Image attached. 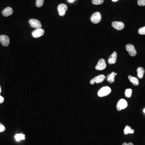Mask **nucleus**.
Instances as JSON below:
<instances>
[{
    "mask_svg": "<svg viewBox=\"0 0 145 145\" xmlns=\"http://www.w3.org/2000/svg\"><path fill=\"white\" fill-rule=\"evenodd\" d=\"M111 92V89L109 87H104L99 89L98 92V96L101 97L108 96L110 94Z\"/></svg>",
    "mask_w": 145,
    "mask_h": 145,
    "instance_id": "f257e3e1",
    "label": "nucleus"
},
{
    "mask_svg": "<svg viewBox=\"0 0 145 145\" xmlns=\"http://www.w3.org/2000/svg\"><path fill=\"white\" fill-rule=\"evenodd\" d=\"M128 106V102L124 99H119L117 102L116 108L117 111H121L124 109L125 108Z\"/></svg>",
    "mask_w": 145,
    "mask_h": 145,
    "instance_id": "f03ea898",
    "label": "nucleus"
},
{
    "mask_svg": "<svg viewBox=\"0 0 145 145\" xmlns=\"http://www.w3.org/2000/svg\"><path fill=\"white\" fill-rule=\"evenodd\" d=\"M101 19L102 16L101 13L99 12H97L92 15L91 21L93 23L97 24L101 22Z\"/></svg>",
    "mask_w": 145,
    "mask_h": 145,
    "instance_id": "7ed1b4c3",
    "label": "nucleus"
},
{
    "mask_svg": "<svg viewBox=\"0 0 145 145\" xmlns=\"http://www.w3.org/2000/svg\"><path fill=\"white\" fill-rule=\"evenodd\" d=\"M126 51L128 52L129 55L131 57H134L137 54V51L135 49V47L131 44H128L126 46Z\"/></svg>",
    "mask_w": 145,
    "mask_h": 145,
    "instance_id": "20e7f679",
    "label": "nucleus"
},
{
    "mask_svg": "<svg viewBox=\"0 0 145 145\" xmlns=\"http://www.w3.org/2000/svg\"><path fill=\"white\" fill-rule=\"evenodd\" d=\"M29 23L31 27L35 29H40L41 28L42 25L39 20L36 19H30L29 21Z\"/></svg>",
    "mask_w": 145,
    "mask_h": 145,
    "instance_id": "39448f33",
    "label": "nucleus"
},
{
    "mask_svg": "<svg viewBox=\"0 0 145 145\" xmlns=\"http://www.w3.org/2000/svg\"><path fill=\"white\" fill-rule=\"evenodd\" d=\"M105 78H106V77L104 75H98L97 76L92 79L90 81V84L93 85L95 83H97V84L101 83L104 81Z\"/></svg>",
    "mask_w": 145,
    "mask_h": 145,
    "instance_id": "423d86ee",
    "label": "nucleus"
},
{
    "mask_svg": "<svg viewBox=\"0 0 145 145\" xmlns=\"http://www.w3.org/2000/svg\"><path fill=\"white\" fill-rule=\"evenodd\" d=\"M106 67V64L105 60L101 59L99 60L98 64L96 66V69L97 70H103Z\"/></svg>",
    "mask_w": 145,
    "mask_h": 145,
    "instance_id": "0eeeda50",
    "label": "nucleus"
},
{
    "mask_svg": "<svg viewBox=\"0 0 145 145\" xmlns=\"http://www.w3.org/2000/svg\"><path fill=\"white\" fill-rule=\"evenodd\" d=\"M67 10H68V7L67 5L65 4H60L59 5L58 7L59 14L61 16H64Z\"/></svg>",
    "mask_w": 145,
    "mask_h": 145,
    "instance_id": "6e6552de",
    "label": "nucleus"
},
{
    "mask_svg": "<svg viewBox=\"0 0 145 145\" xmlns=\"http://www.w3.org/2000/svg\"><path fill=\"white\" fill-rule=\"evenodd\" d=\"M0 42L3 46L7 47L10 44V38L6 35H0Z\"/></svg>",
    "mask_w": 145,
    "mask_h": 145,
    "instance_id": "1a4fd4ad",
    "label": "nucleus"
},
{
    "mask_svg": "<svg viewBox=\"0 0 145 145\" xmlns=\"http://www.w3.org/2000/svg\"><path fill=\"white\" fill-rule=\"evenodd\" d=\"M44 30L43 29L41 28L36 29L33 31L32 33V35L35 38H38L43 35L44 34Z\"/></svg>",
    "mask_w": 145,
    "mask_h": 145,
    "instance_id": "9d476101",
    "label": "nucleus"
},
{
    "mask_svg": "<svg viewBox=\"0 0 145 145\" xmlns=\"http://www.w3.org/2000/svg\"><path fill=\"white\" fill-rule=\"evenodd\" d=\"M112 25L114 29L118 30H123L125 27L124 24L122 22H113L112 23Z\"/></svg>",
    "mask_w": 145,
    "mask_h": 145,
    "instance_id": "9b49d317",
    "label": "nucleus"
},
{
    "mask_svg": "<svg viewBox=\"0 0 145 145\" xmlns=\"http://www.w3.org/2000/svg\"><path fill=\"white\" fill-rule=\"evenodd\" d=\"M117 54L116 52L114 51L113 53L112 54L108 60V63L109 64H114L116 62L117 59Z\"/></svg>",
    "mask_w": 145,
    "mask_h": 145,
    "instance_id": "f8f14e48",
    "label": "nucleus"
},
{
    "mask_svg": "<svg viewBox=\"0 0 145 145\" xmlns=\"http://www.w3.org/2000/svg\"><path fill=\"white\" fill-rule=\"evenodd\" d=\"M13 10L11 7H7L2 11V14L5 17L10 16L13 13Z\"/></svg>",
    "mask_w": 145,
    "mask_h": 145,
    "instance_id": "ddd939ff",
    "label": "nucleus"
},
{
    "mask_svg": "<svg viewBox=\"0 0 145 145\" xmlns=\"http://www.w3.org/2000/svg\"><path fill=\"white\" fill-rule=\"evenodd\" d=\"M117 75V73L112 72L111 74L107 75V80L111 84H113L114 81V77Z\"/></svg>",
    "mask_w": 145,
    "mask_h": 145,
    "instance_id": "4468645a",
    "label": "nucleus"
},
{
    "mask_svg": "<svg viewBox=\"0 0 145 145\" xmlns=\"http://www.w3.org/2000/svg\"><path fill=\"white\" fill-rule=\"evenodd\" d=\"M128 79L134 85V86H138L139 84L138 79L136 77L132 76L131 75H129Z\"/></svg>",
    "mask_w": 145,
    "mask_h": 145,
    "instance_id": "2eb2a0df",
    "label": "nucleus"
},
{
    "mask_svg": "<svg viewBox=\"0 0 145 145\" xmlns=\"http://www.w3.org/2000/svg\"><path fill=\"white\" fill-rule=\"evenodd\" d=\"M137 72H138V76L140 79H142L143 77L145 72V70L143 67H139L137 69Z\"/></svg>",
    "mask_w": 145,
    "mask_h": 145,
    "instance_id": "dca6fc26",
    "label": "nucleus"
},
{
    "mask_svg": "<svg viewBox=\"0 0 145 145\" xmlns=\"http://www.w3.org/2000/svg\"><path fill=\"white\" fill-rule=\"evenodd\" d=\"M134 129H131L130 126L126 125L125 127V129H124V134L125 135H128L129 133L133 134L134 133Z\"/></svg>",
    "mask_w": 145,
    "mask_h": 145,
    "instance_id": "f3484780",
    "label": "nucleus"
},
{
    "mask_svg": "<svg viewBox=\"0 0 145 145\" xmlns=\"http://www.w3.org/2000/svg\"><path fill=\"white\" fill-rule=\"evenodd\" d=\"M15 139L17 141H20L21 140H25V135L23 134H16L15 135Z\"/></svg>",
    "mask_w": 145,
    "mask_h": 145,
    "instance_id": "a211bd4d",
    "label": "nucleus"
},
{
    "mask_svg": "<svg viewBox=\"0 0 145 145\" xmlns=\"http://www.w3.org/2000/svg\"><path fill=\"white\" fill-rule=\"evenodd\" d=\"M132 90L131 89H126L125 91V95L128 98H130L132 94Z\"/></svg>",
    "mask_w": 145,
    "mask_h": 145,
    "instance_id": "6ab92c4d",
    "label": "nucleus"
},
{
    "mask_svg": "<svg viewBox=\"0 0 145 145\" xmlns=\"http://www.w3.org/2000/svg\"><path fill=\"white\" fill-rule=\"evenodd\" d=\"M44 3V0H37L36 5L38 7H41L42 6Z\"/></svg>",
    "mask_w": 145,
    "mask_h": 145,
    "instance_id": "aec40b11",
    "label": "nucleus"
},
{
    "mask_svg": "<svg viewBox=\"0 0 145 145\" xmlns=\"http://www.w3.org/2000/svg\"><path fill=\"white\" fill-rule=\"evenodd\" d=\"M104 0H93L92 3L96 5H101L104 3Z\"/></svg>",
    "mask_w": 145,
    "mask_h": 145,
    "instance_id": "412c9836",
    "label": "nucleus"
},
{
    "mask_svg": "<svg viewBox=\"0 0 145 145\" xmlns=\"http://www.w3.org/2000/svg\"><path fill=\"white\" fill-rule=\"evenodd\" d=\"M139 34L140 35H145V26L140 28L138 30Z\"/></svg>",
    "mask_w": 145,
    "mask_h": 145,
    "instance_id": "4be33fe9",
    "label": "nucleus"
},
{
    "mask_svg": "<svg viewBox=\"0 0 145 145\" xmlns=\"http://www.w3.org/2000/svg\"><path fill=\"white\" fill-rule=\"evenodd\" d=\"M138 5L140 6H145V0H138Z\"/></svg>",
    "mask_w": 145,
    "mask_h": 145,
    "instance_id": "5701e85b",
    "label": "nucleus"
},
{
    "mask_svg": "<svg viewBox=\"0 0 145 145\" xmlns=\"http://www.w3.org/2000/svg\"><path fill=\"white\" fill-rule=\"evenodd\" d=\"M5 126L0 123V132L5 131Z\"/></svg>",
    "mask_w": 145,
    "mask_h": 145,
    "instance_id": "b1692460",
    "label": "nucleus"
},
{
    "mask_svg": "<svg viewBox=\"0 0 145 145\" xmlns=\"http://www.w3.org/2000/svg\"><path fill=\"white\" fill-rule=\"evenodd\" d=\"M4 98L3 97L0 95V104L4 102Z\"/></svg>",
    "mask_w": 145,
    "mask_h": 145,
    "instance_id": "393cba45",
    "label": "nucleus"
},
{
    "mask_svg": "<svg viewBox=\"0 0 145 145\" xmlns=\"http://www.w3.org/2000/svg\"><path fill=\"white\" fill-rule=\"evenodd\" d=\"M122 145H134L132 143L129 142V143H126V142H124L122 144Z\"/></svg>",
    "mask_w": 145,
    "mask_h": 145,
    "instance_id": "a878e982",
    "label": "nucleus"
},
{
    "mask_svg": "<svg viewBox=\"0 0 145 145\" xmlns=\"http://www.w3.org/2000/svg\"><path fill=\"white\" fill-rule=\"evenodd\" d=\"M75 0H68V1L69 3H72V2L74 1Z\"/></svg>",
    "mask_w": 145,
    "mask_h": 145,
    "instance_id": "bb28decb",
    "label": "nucleus"
},
{
    "mask_svg": "<svg viewBox=\"0 0 145 145\" xmlns=\"http://www.w3.org/2000/svg\"><path fill=\"white\" fill-rule=\"evenodd\" d=\"M112 1H113V2H116V1H118V0H112Z\"/></svg>",
    "mask_w": 145,
    "mask_h": 145,
    "instance_id": "cd10ccee",
    "label": "nucleus"
},
{
    "mask_svg": "<svg viewBox=\"0 0 145 145\" xmlns=\"http://www.w3.org/2000/svg\"><path fill=\"white\" fill-rule=\"evenodd\" d=\"M1 92V86H0V93Z\"/></svg>",
    "mask_w": 145,
    "mask_h": 145,
    "instance_id": "c85d7f7f",
    "label": "nucleus"
},
{
    "mask_svg": "<svg viewBox=\"0 0 145 145\" xmlns=\"http://www.w3.org/2000/svg\"><path fill=\"white\" fill-rule=\"evenodd\" d=\"M143 112H144V113H145V108L144 109V110H143Z\"/></svg>",
    "mask_w": 145,
    "mask_h": 145,
    "instance_id": "c756f323",
    "label": "nucleus"
}]
</instances>
